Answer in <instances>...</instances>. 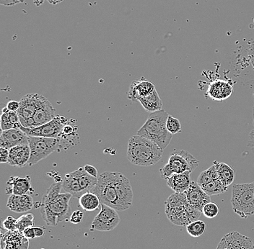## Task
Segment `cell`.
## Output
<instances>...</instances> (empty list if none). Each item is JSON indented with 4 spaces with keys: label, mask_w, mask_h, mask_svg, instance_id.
Wrapping results in <instances>:
<instances>
[{
    "label": "cell",
    "mask_w": 254,
    "mask_h": 249,
    "mask_svg": "<svg viewBox=\"0 0 254 249\" xmlns=\"http://www.w3.org/2000/svg\"><path fill=\"white\" fill-rule=\"evenodd\" d=\"M69 120L66 117L57 115L52 121L41 126L36 128H25L21 125L20 128L28 136L59 139L63 127L69 122Z\"/></svg>",
    "instance_id": "9c48e42d"
},
{
    "label": "cell",
    "mask_w": 254,
    "mask_h": 249,
    "mask_svg": "<svg viewBox=\"0 0 254 249\" xmlns=\"http://www.w3.org/2000/svg\"><path fill=\"white\" fill-rule=\"evenodd\" d=\"M155 90V86L152 82L142 77L131 82L127 95L130 100L135 102L139 101L140 98L151 95Z\"/></svg>",
    "instance_id": "d6986e66"
},
{
    "label": "cell",
    "mask_w": 254,
    "mask_h": 249,
    "mask_svg": "<svg viewBox=\"0 0 254 249\" xmlns=\"http://www.w3.org/2000/svg\"><path fill=\"white\" fill-rule=\"evenodd\" d=\"M191 171H187L182 174H174L167 182V185L176 193H184L190 188L191 179Z\"/></svg>",
    "instance_id": "cb8c5ba5"
},
{
    "label": "cell",
    "mask_w": 254,
    "mask_h": 249,
    "mask_svg": "<svg viewBox=\"0 0 254 249\" xmlns=\"http://www.w3.org/2000/svg\"><path fill=\"white\" fill-rule=\"evenodd\" d=\"M217 179H218L217 169H216L215 165L213 164L209 169L202 171L199 174V176L198 177L197 182H196L201 187Z\"/></svg>",
    "instance_id": "1f68e13d"
},
{
    "label": "cell",
    "mask_w": 254,
    "mask_h": 249,
    "mask_svg": "<svg viewBox=\"0 0 254 249\" xmlns=\"http://www.w3.org/2000/svg\"><path fill=\"white\" fill-rule=\"evenodd\" d=\"M168 115L164 109L150 113L144 124L137 131L138 136L155 143L162 150L166 149L173 139V135L167 129Z\"/></svg>",
    "instance_id": "277c9868"
},
{
    "label": "cell",
    "mask_w": 254,
    "mask_h": 249,
    "mask_svg": "<svg viewBox=\"0 0 254 249\" xmlns=\"http://www.w3.org/2000/svg\"><path fill=\"white\" fill-rule=\"evenodd\" d=\"M233 93V85L231 82L223 79H217L209 84L206 95L214 101L226 100Z\"/></svg>",
    "instance_id": "5bb4252c"
},
{
    "label": "cell",
    "mask_w": 254,
    "mask_h": 249,
    "mask_svg": "<svg viewBox=\"0 0 254 249\" xmlns=\"http://www.w3.org/2000/svg\"><path fill=\"white\" fill-rule=\"evenodd\" d=\"M22 144H28V136L20 128L3 131L0 137L1 148L9 149Z\"/></svg>",
    "instance_id": "ac0fdd59"
},
{
    "label": "cell",
    "mask_w": 254,
    "mask_h": 249,
    "mask_svg": "<svg viewBox=\"0 0 254 249\" xmlns=\"http://www.w3.org/2000/svg\"><path fill=\"white\" fill-rule=\"evenodd\" d=\"M63 189L64 190L65 193H69L74 198L79 199L82 196V192H81L78 179H77L75 171L65 175L63 182Z\"/></svg>",
    "instance_id": "484cf974"
},
{
    "label": "cell",
    "mask_w": 254,
    "mask_h": 249,
    "mask_svg": "<svg viewBox=\"0 0 254 249\" xmlns=\"http://www.w3.org/2000/svg\"><path fill=\"white\" fill-rule=\"evenodd\" d=\"M189 204L193 208L202 212L203 207L211 202V198L206 194L201 187L194 181H191L190 188L185 192Z\"/></svg>",
    "instance_id": "4fadbf2b"
},
{
    "label": "cell",
    "mask_w": 254,
    "mask_h": 249,
    "mask_svg": "<svg viewBox=\"0 0 254 249\" xmlns=\"http://www.w3.org/2000/svg\"><path fill=\"white\" fill-rule=\"evenodd\" d=\"M9 159V150L4 148H0V162L1 164L8 163Z\"/></svg>",
    "instance_id": "60d3db41"
},
{
    "label": "cell",
    "mask_w": 254,
    "mask_h": 249,
    "mask_svg": "<svg viewBox=\"0 0 254 249\" xmlns=\"http://www.w3.org/2000/svg\"><path fill=\"white\" fill-rule=\"evenodd\" d=\"M33 2L37 7H39V6L42 5L43 3L44 2V0H33Z\"/></svg>",
    "instance_id": "c3c4849f"
},
{
    "label": "cell",
    "mask_w": 254,
    "mask_h": 249,
    "mask_svg": "<svg viewBox=\"0 0 254 249\" xmlns=\"http://www.w3.org/2000/svg\"><path fill=\"white\" fill-rule=\"evenodd\" d=\"M246 50L248 63L252 65V69L254 71V41L248 43Z\"/></svg>",
    "instance_id": "74e56055"
},
{
    "label": "cell",
    "mask_w": 254,
    "mask_h": 249,
    "mask_svg": "<svg viewBox=\"0 0 254 249\" xmlns=\"http://www.w3.org/2000/svg\"><path fill=\"white\" fill-rule=\"evenodd\" d=\"M75 171L77 179H78L82 194H85L87 192H92V190L94 189L95 185H96L97 182H98V178H95V177H92L90 174H87L84 168H79Z\"/></svg>",
    "instance_id": "f546056e"
},
{
    "label": "cell",
    "mask_w": 254,
    "mask_h": 249,
    "mask_svg": "<svg viewBox=\"0 0 254 249\" xmlns=\"http://www.w3.org/2000/svg\"><path fill=\"white\" fill-rule=\"evenodd\" d=\"M116 184L120 202L124 211L128 210L133 202V191L131 183L126 176L120 172H116Z\"/></svg>",
    "instance_id": "9a60e30c"
},
{
    "label": "cell",
    "mask_w": 254,
    "mask_h": 249,
    "mask_svg": "<svg viewBox=\"0 0 254 249\" xmlns=\"http://www.w3.org/2000/svg\"></svg>",
    "instance_id": "f907efd6"
},
{
    "label": "cell",
    "mask_w": 254,
    "mask_h": 249,
    "mask_svg": "<svg viewBox=\"0 0 254 249\" xmlns=\"http://www.w3.org/2000/svg\"><path fill=\"white\" fill-rule=\"evenodd\" d=\"M163 153L157 144L142 136L136 135L128 140L127 158L136 166H153L161 159Z\"/></svg>",
    "instance_id": "7a4b0ae2"
},
{
    "label": "cell",
    "mask_w": 254,
    "mask_h": 249,
    "mask_svg": "<svg viewBox=\"0 0 254 249\" xmlns=\"http://www.w3.org/2000/svg\"><path fill=\"white\" fill-rule=\"evenodd\" d=\"M47 100L45 97L36 93L28 94L20 101V108L17 113L22 126H25L28 120L33 118L36 110Z\"/></svg>",
    "instance_id": "8fae6325"
},
{
    "label": "cell",
    "mask_w": 254,
    "mask_h": 249,
    "mask_svg": "<svg viewBox=\"0 0 254 249\" xmlns=\"http://www.w3.org/2000/svg\"><path fill=\"white\" fill-rule=\"evenodd\" d=\"M167 129L172 135L177 134L182 132V124L179 119L173 117L172 115H168L166 122Z\"/></svg>",
    "instance_id": "e575fe53"
},
{
    "label": "cell",
    "mask_w": 254,
    "mask_h": 249,
    "mask_svg": "<svg viewBox=\"0 0 254 249\" xmlns=\"http://www.w3.org/2000/svg\"><path fill=\"white\" fill-rule=\"evenodd\" d=\"M50 4H53V5H56V4H60V2L63 1L64 0H47Z\"/></svg>",
    "instance_id": "7dc6e473"
},
{
    "label": "cell",
    "mask_w": 254,
    "mask_h": 249,
    "mask_svg": "<svg viewBox=\"0 0 254 249\" xmlns=\"http://www.w3.org/2000/svg\"><path fill=\"white\" fill-rule=\"evenodd\" d=\"M220 212L218 205L216 203L209 202L203 207L202 213L207 218H214L217 216Z\"/></svg>",
    "instance_id": "d590c367"
},
{
    "label": "cell",
    "mask_w": 254,
    "mask_h": 249,
    "mask_svg": "<svg viewBox=\"0 0 254 249\" xmlns=\"http://www.w3.org/2000/svg\"><path fill=\"white\" fill-rule=\"evenodd\" d=\"M213 164L215 165L218 179L224 186L228 188L235 180L234 169L229 165L217 161H214Z\"/></svg>",
    "instance_id": "d4e9b609"
},
{
    "label": "cell",
    "mask_w": 254,
    "mask_h": 249,
    "mask_svg": "<svg viewBox=\"0 0 254 249\" xmlns=\"http://www.w3.org/2000/svg\"><path fill=\"white\" fill-rule=\"evenodd\" d=\"M30 242L18 231H7L1 234V249H28Z\"/></svg>",
    "instance_id": "ffe728a7"
},
{
    "label": "cell",
    "mask_w": 254,
    "mask_h": 249,
    "mask_svg": "<svg viewBox=\"0 0 254 249\" xmlns=\"http://www.w3.org/2000/svg\"><path fill=\"white\" fill-rule=\"evenodd\" d=\"M79 206L87 212H93L101 207V199L93 192H87L79 198Z\"/></svg>",
    "instance_id": "f1b7e54d"
},
{
    "label": "cell",
    "mask_w": 254,
    "mask_h": 249,
    "mask_svg": "<svg viewBox=\"0 0 254 249\" xmlns=\"http://www.w3.org/2000/svg\"><path fill=\"white\" fill-rule=\"evenodd\" d=\"M248 147L251 149L254 153V129L249 134V141H248Z\"/></svg>",
    "instance_id": "f6af8a7d"
},
{
    "label": "cell",
    "mask_w": 254,
    "mask_h": 249,
    "mask_svg": "<svg viewBox=\"0 0 254 249\" xmlns=\"http://www.w3.org/2000/svg\"><path fill=\"white\" fill-rule=\"evenodd\" d=\"M28 145L31 149L29 166L38 164L55 151L64 150L60 139L28 136Z\"/></svg>",
    "instance_id": "ba28073f"
},
{
    "label": "cell",
    "mask_w": 254,
    "mask_h": 249,
    "mask_svg": "<svg viewBox=\"0 0 254 249\" xmlns=\"http://www.w3.org/2000/svg\"><path fill=\"white\" fill-rule=\"evenodd\" d=\"M7 195H23L34 194L35 190L31 185V179L29 175L25 177L11 176L7 182L5 189Z\"/></svg>",
    "instance_id": "2e32d148"
},
{
    "label": "cell",
    "mask_w": 254,
    "mask_h": 249,
    "mask_svg": "<svg viewBox=\"0 0 254 249\" xmlns=\"http://www.w3.org/2000/svg\"><path fill=\"white\" fill-rule=\"evenodd\" d=\"M35 234L36 238H41L45 234L44 227H34Z\"/></svg>",
    "instance_id": "bcb514c9"
},
{
    "label": "cell",
    "mask_w": 254,
    "mask_h": 249,
    "mask_svg": "<svg viewBox=\"0 0 254 249\" xmlns=\"http://www.w3.org/2000/svg\"><path fill=\"white\" fill-rule=\"evenodd\" d=\"M201 188L204 190L206 194L209 196H213V195H218L225 193L228 190V188L222 185L220 179H214L212 182L206 184L205 185L201 186Z\"/></svg>",
    "instance_id": "4dcf8cb0"
},
{
    "label": "cell",
    "mask_w": 254,
    "mask_h": 249,
    "mask_svg": "<svg viewBox=\"0 0 254 249\" xmlns=\"http://www.w3.org/2000/svg\"><path fill=\"white\" fill-rule=\"evenodd\" d=\"M78 127L76 125V120L71 119L63 127V131L59 139L63 142L65 149L71 148L79 142Z\"/></svg>",
    "instance_id": "603a6c76"
},
{
    "label": "cell",
    "mask_w": 254,
    "mask_h": 249,
    "mask_svg": "<svg viewBox=\"0 0 254 249\" xmlns=\"http://www.w3.org/2000/svg\"><path fill=\"white\" fill-rule=\"evenodd\" d=\"M34 225V215L32 213L25 214L17 219V231L23 234L26 228L33 227Z\"/></svg>",
    "instance_id": "836d02e7"
},
{
    "label": "cell",
    "mask_w": 254,
    "mask_h": 249,
    "mask_svg": "<svg viewBox=\"0 0 254 249\" xmlns=\"http://www.w3.org/2000/svg\"><path fill=\"white\" fill-rule=\"evenodd\" d=\"M165 210L168 220L176 226H187L198 220L202 212L189 204L185 193L171 195L165 202Z\"/></svg>",
    "instance_id": "3957f363"
},
{
    "label": "cell",
    "mask_w": 254,
    "mask_h": 249,
    "mask_svg": "<svg viewBox=\"0 0 254 249\" xmlns=\"http://www.w3.org/2000/svg\"><path fill=\"white\" fill-rule=\"evenodd\" d=\"M120 221V217L117 210L102 204L101 211L92 223L91 228L94 231L103 232L111 231L118 226Z\"/></svg>",
    "instance_id": "30bf717a"
},
{
    "label": "cell",
    "mask_w": 254,
    "mask_h": 249,
    "mask_svg": "<svg viewBox=\"0 0 254 249\" xmlns=\"http://www.w3.org/2000/svg\"><path fill=\"white\" fill-rule=\"evenodd\" d=\"M7 206L12 212L22 213L32 210L34 202L31 195H11L8 198Z\"/></svg>",
    "instance_id": "7402d4cb"
},
{
    "label": "cell",
    "mask_w": 254,
    "mask_h": 249,
    "mask_svg": "<svg viewBox=\"0 0 254 249\" xmlns=\"http://www.w3.org/2000/svg\"><path fill=\"white\" fill-rule=\"evenodd\" d=\"M187 231L191 237L198 238L204 234L206 230V223L202 220H195L187 225Z\"/></svg>",
    "instance_id": "d6a6232c"
},
{
    "label": "cell",
    "mask_w": 254,
    "mask_h": 249,
    "mask_svg": "<svg viewBox=\"0 0 254 249\" xmlns=\"http://www.w3.org/2000/svg\"><path fill=\"white\" fill-rule=\"evenodd\" d=\"M199 165V161L190 152L175 150L168 158V162L160 169V177L168 180L174 174L187 171L193 172Z\"/></svg>",
    "instance_id": "52a82bcc"
},
{
    "label": "cell",
    "mask_w": 254,
    "mask_h": 249,
    "mask_svg": "<svg viewBox=\"0 0 254 249\" xmlns=\"http://www.w3.org/2000/svg\"><path fill=\"white\" fill-rule=\"evenodd\" d=\"M31 149L28 144H22L9 150L8 164L12 166L24 167L29 165Z\"/></svg>",
    "instance_id": "44dd1931"
},
{
    "label": "cell",
    "mask_w": 254,
    "mask_h": 249,
    "mask_svg": "<svg viewBox=\"0 0 254 249\" xmlns=\"http://www.w3.org/2000/svg\"><path fill=\"white\" fill-rule=\"evenodd\" d=\"M84 213L80 210H76L73 212L69 218V222L72 224H79L83 220Z\"/></svg>",
    "instance_id": "f35d334b"
},
{
    "label": "cell",
    "mask_w": 254,
    "mask_h": 249,
    "mask_svg": "<svg viewBox=\"0 0 254 249\" xmlns=\"http://www.w3.org/2000/svg\"><path fill=\"white\" fill-rule=\"evenodd\" d=\"M22 234L28 240H31V239H34L35 238H36L34 227H30V228H26Z\"/></svg>",
    "instance_id": "b9f144b4"
},
{
    "label": "cell",
    "mask_w": 254,
    "mask_h": 249,
    "mask_svg": "<svg viewBox=\"0 0 254 249\" xmlns=\"http://www.w3.org/2000/svg\"><path fill=\"white\" fill-rule=\"evenodd\" d=\"M55 117V109L54 108L52 103L47 99L36 110L33 118L28 120L24 127L36 128V127L41 126L52 121Z\"/></svg>",
    "instance_id": "e0dca14e"
},
{
    "label": "cell",
    "mask_w": 254,
    "mask_h": 249,
    "mask_svg": "<svg viewBox=\"0 0 254 249\" xmlns=\"http://www.w3.org/2000/svg\"><path fill=\"white\" fill-rule=\"evenodd\" d=\"M6 107H7V108L9 109V111L17 112V111H18L19 108H20V101H9V102L7 103Z\"/></svg>",
    "instance_id": "7bdbcfd3"
},
{
    "label": "cell",
    "mask_w": 254,
    "mask_h": 249,
    "mask_svg": "<svg viewBox=\"0 0 254 249\" xmlns=\"http://www.w3.org/2000/svg\"><path fill=\"white\" fill-rule=\"evenodd\" d=\"M139 101L144 109L150 113L163 109V101L160 99L156 90L148 96L140 98Z\"/></svg>",
    "instance_id": "83f0119b"
},
{
    "label": "cell",
    "mask_w": 254,
    "mask_h": 249,
    "mask_svg": "<svg viewBox=\"0 0 254 249\" xmlns=\"http://www.w3.org/2000/svg\"><path fill=\"white\" fill-rule=\"evenodd\" d=\"M217 249H254V244L251 238L232 231L223 236Z\"/></svg>",
    "instance_id": "7c38bea8"
},
{
    "label": "cell",
    "mask_w": 254,
    "mask_h": 249,
    "mask_svg": "<svg viewBox=\"0 0 254 249\" xmlns=\"http://www.w3.org/2000/svg\"><path fill=\"white\" fill-rule=\"evenodd\" d=\"M253 125L254 126V109H253Z\"/></svg>",
    "instance_id": "681fc988"
},
{
    "label": "cell",
    "mask_w": 254,
    "mask_h": 249,
    "mask_svg": "<svg viewBox=\"0 0 254 249\" xmlns=\"http://www.w3.org/2000/svg\"><path fill=\"white\" fill-rule=\"evenodd\" d=\"M83 168L87 174H90L92 177H95V178H98V170H97L96 168L93 166V165L86 164Z\"/></svg>",
    "instance_id": "ab89813d"
},
{
    "label": "cell",
    "mask_w": 254,
    "mask_h": 249,
    "mask_svg": "<svg viewBox=\"0 0 254 249\" xmlns=\"http://www.w3.org/2000/svg\"><path fill=\"white\" fill-rule=\"evenodd\" d=\"M24 1L25 0H0V4L6 7H11V6L23 3Z\"/></svg>",
    "instance_id": "ee69618b"
},
{
    "label": "cell",
    "mask_w": 254,
    "mask_h": 249,
    "mask_svg": "<svg viewBox=\"0 0 254 249\" xmlns=\"http://www.w3.org/2000/svg\"><path fill=\"white\" fill-rule=\"evenodd\" d=\"M20 118L17 112L9 111L7 107L2 109L1 115V131L20 128L21 126Z\"/></svg>",
    "instance_id": "4316f807"
},
{
    "label": "cell",
    "mask_w": 254,
    "mask_h": 249,
    "mask_svg": "<svg viewBox=\"0 0 254 249\" xmlns=\"http://www.w3.org/2000/svg\"><path fill=\"white\" fill-rule=\"evenodd\" d=\"M92 192L98 195L102 204L117 211H124L117 191L116 172L106 171L102 173L98 177V182Z\"/></svg>",
    "instance_id": "5b68a950"
},
{
    "label": "cell",
    "mask_w": 254,
    "mask_h": 249,
    "mask_svg": "<svg viewBox=\"0 0 254 249\" xmlns=\"http://www.w3.org/2000/svg\"><path fill=\"white\" fill-rule=\"evenodd\" d=\"M231 204L234 212L241 218L254 215V182L233 185Z\"/></svg>",
    "instance_id": "8992f818"
},
{
    "label": "cell",
    "mask_w": 254,
    "mask_h": 249,
    "mask_svg": "<svg viewBox=\"0 0 254 249\" xmlns=\"http://www.w3.org/2000/svg\"><path fill=\"white\" fill-rule=\"evenodd\" d=\"M63 182L52 184L40 204L41 215L48 226H56L70 218V199L72 195L61 193Z\"/></svg>",
    "instance_id": "6da1fadb"
},
{
    "label": "cell",
    "mask_w": 254,
    "mask_h": 249,
    "mask_svg": "<svg viewBox=\"0 0 254 249\" xmlns=\"http://www.w3.org/2000/svg\"><path fill=\"white\" fill-rule=\"evenodd\" d=\"M3 228L7 231H17V219H15L13 217L8 216L5 220L3 221Z\"/></svg>",
    "instance_id": "8d00e7d4"
}]
</instances>
